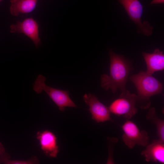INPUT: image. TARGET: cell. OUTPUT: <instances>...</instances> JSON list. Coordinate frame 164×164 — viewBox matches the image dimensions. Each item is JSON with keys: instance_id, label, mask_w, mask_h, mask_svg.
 I'll use <instances>...</instances> for the list:
<instances>
[{"instance_id": "6da1fadb", "label": "cell", "mask_w": 164, "mask_h": 164, "mask_svg": "<svg viewBox=\"0 0 164 164\" xmlns=\"http://www.w3.org/2000/svg\"><path fill=\"white\" fill-rule=\"evenodd\" d=\"M110 62L109 75L104 74L101 79V87L106 90H110L115 93L119 89L121 91L126 89V84L132 67L129 61L123 56L109 50Z\"/></svg>"}, {"instance_id": "7a4b0ae2", "label": "cell", "mask_w": 164, "mask_h": 164, "mask_svg": "<svg viewBox=\"0 0 164 164\" xmlns=\"http://www.w3.org/2000/svg\"><path fill=\"white\" fill-rule=\"evenodd\" d=\"M136 89V104L140 108L146 109L149 108L151 97L161 94L163 85L161 82L146 71H141L129 77Z\"/></svg>"}, {"instance_id": "3957f363", "label": "cell", "mask_w": 164, "mask_h": 164, "mask_svg": "<svg viewBox=\"0 0 164 164\" xmlns=\"http://www.w3.org/2000/svg\"><path fill=\"white\" fill-rule=\"evenodd\" d=\"M46 80V78L41 74L39 75L36 79L33 89L37 94L44 91L61 111H63L66 107H77L76 105L70 97L68 91L47 86L45 83Z\"/></svg>"}, {"instance_id": "277c9868", "label": "cell", "mask_w": 164, "mask_h": 164, "mask_svg": "<svg viewBox=\"0 0 164 164\" xmlns=\"http://www.w3.org/2000/svg\"><path fill=\"white\" fill-rule=\"evenodd\" d=\"M136 106V95L126 89L108 108L110 113L129 120L137 112Z\"/></svg>"}, {"instance_id": "5b68a950", "label": "cell", "mask_w": 164, "mask_h": 164, "mask_svg": "<svg viewBox=\"0 0 164 164\" xmlns=\"http://www.w3.org/2000/svg\"><path fill=\"white\" fill-rule=\"evenodd\" d=\"M122 5L130 19L135 24L137 31L146 36L152 33L153 27L147 21L142 22L143 8L139 0H118Z\"/></svg>"}, {"instance_id": "8992f818", "label": "cell", "mask_w": 164, "mask_h": 164, "mask_svg": "<svg viewBox=\"0 0 164 164\" xmlns=\"http://www.w3.org/2000/svg\"><path fill=\"white\" fill-rule=\"evenodd\" d=\"M121 128L123 132L122 140L129 149H132L136 145L146 147L149 144L148 133L140 130L132 121L127 120Z\"/></svg>"}, {"instance_id": "52a82bcc", "label": "cell", "mask_w": 164, "mask_h": 164, "mask_svg": "<svg viewBox=\"0 0 164 164\" xmlns=\"http://www.w3.org/2000/svg\"><path fill=\"white\" fill-rule=\"evenodd\" d=\"M83 97L89 107L93 120L98 123L112 121L108 108L101 103L94 95L91 93L85 94Z\"/></svg>"}, {"instance_id": "ba28073f", "label": "cell", "mask_w": 164, "mask_h": 164, "mask_svg": "<svg viewBox=\"0 0 164 164\" xmlns=\"http://www.w3.org/2000/svg\"><path fill=\"white\" fill-rule=\"evenodd\" d=\"M10 32L13 33H23L32 41L37 48L40 43L39 36L38 23L32 18H27L22 22L17 21L16 24L11 25Z\"/></svg>"}, {"instance_id": "9c48e42d", "label": "cell", "mask_w": 164, "mask_h": 164, "mask_svg": "<svg viewBox=\"0 0 164 164\" xmlns=\"http://www.w3.org/2000/svg\"><path fill=\"white\" fill-rule=\"evenodd\" d=\"M36 137L44 154L51 158L56 157L59 152L57 138L52 132L46 130L37 132Z\"/></svg>"}, {"instance_id": "30bf717a", "label": "cell", "mask_w": 164, "mask_h": 164, "mask_svg": "<svg viewBox=\"0 0 164 164\" xmlns=\"http://www.w3.org/2000/svg\"><path fill=\"white\" fill-rule=\"evenodd\" d=\"M141 154L147 162L152 161L162 164L164 163V142L158 139L154 140L146 146Z\"/></svg>"}, {"instance_id": "8fae6325", "label": "cell", "mask_w": 164, "mask_h": 164, "mask_svg": "<svg viewBox=\"0 0 164 164\" xmlns=\"http://www.w3.org/2000/svg\"><path fill=\"white\" fill-rule=\"evenodd\" d=\"M142 56L147 66L146 72L152 75L155 72L162 71L164 69V54L159 49H155L152 53L142 52Z\"/></svg>"}, {"instance_id": "7c38bea8", "label": "cell", "mask_w": 164, "mask_h": 164, "mask_svg": "<svg viewBox=\"0 0 164 164\" xmlns=\"http://www.w3.org/2000/svg\"><path fill=\"white\" fill-rule=\"evenodd\" d=\"M10 13L17 16L20 13H29L35 8L37 0H10Z\"/></svg>"}, {"instance_id": "4fadbf2b", "label": "cell", "mask_w": 164, "mask_h": 164, "mask_svg": "<svg viewBox=\"0 0 164 164\" xmlns=\"http://www.w3.org/2000/svg\"><path fill=\"white\" fill-rule=\"evenodd\" d=\"M146 118L155 125L159 139L164 142V121L159 117L154 108L152 107L149 108Z\"/></svg>"}, {"instance_id": "5bb4252c", "label": "cell", "mask_w": 164, "mask_h": 164, "mask_svg": "<svg viewBox=\"0 0 164 164\" xmlns=\"http://www.w3.org/2000/svg\"><path fill=\"white\" fill-rule=\"evenodd\" d=\"M9 159V155L0 156V163L6 164H37L39 162V160L35 156L26 160H12Z\"/></svg>"}, {"instance_id": "9a60e30c", "label": "cell", "mask_w": 164, "mask_h": 164, "mask_svg": "<svg viewBox=\"0 0 164 164\" xmlns=\"http://www.w3.org/2000/svg\"><path fill=\"white\" fill-rule=\"evenodd\" d=\"M108 143L111 146V148L109 149V156L107 162V164H114V162L113 158V150L114 146L118 142L117 138L114 137H109L107 138Z\"/></svg>"}, {"instance_id": "2e32d148", "label": "cell", "mask_w": 164, "mask_h": 164, "mask_svg": "<svg viewBox=\"0 0 164 164\" xmlns=\"http://www.w3.org/2000/svg\"><path fill=\"white\" fill-rule=\"evenodd\" d=\"M8 154L6 153L5 150L3 145L1 142H0V156H3Z\"/></svg>"}, {"instance_id": "e0dca14e", "label": "cell", "mask_w": 164, "mask_h": 164, "mask_svg": "<svg viewBox=\"0 0 164 164\" xmlns=\"http://www.w3.org/2000/svg\"><path fill=\"white\" fill-rule=\"evenodd\" d=\"M164 0H152L150 5L164 3Z\"/></svg>"}, {"instance_id": "ac0fdd59", "label": "cell", "mask_w": 164, "mask_h": 164, "mask_svg": "<svg viewBox=\"0 0 164 164\" xmlns=\"http://www.w3.org/2000/svg\"><path fill=\"white\" fill-rule=\"evenodd\" d=\"M3 0H0V2L2 1H3Z\"/></svg>"}]
</instances>
